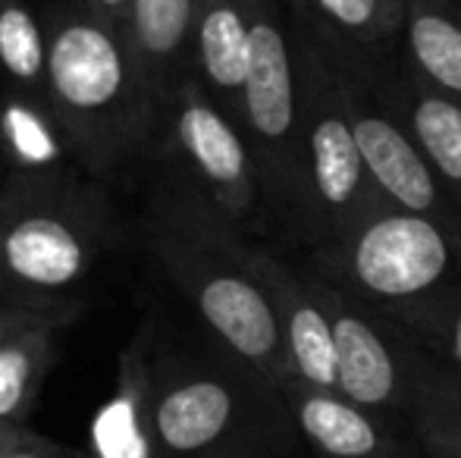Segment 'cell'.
<instances>
[{
  "instance_id": "17",
  "label": "cell",
  "mask_w": 461,
  "mask_h": 458,
  "mask_svg": "<svg viewBox=\"0 0 461 458\" xmlns=\"http://www.w3.org/2000/svg\"><path fill=\"white\" fill-rule=\"evenodd\" d=\"M399 54L433 88L461 101V0H408Z\"/></svg>"
},
{
  "instance_id": "21",
  "label": "cell",
  "mask_w": 461,
  "mask_h": 458,
  "mask_svg": "<svg viewBox=\"0 0 461 458\" xmlns=\"http://www.w3.org/2000/svg\"><path fill=\"white\" fill-rule=\"evenodd\" d=\"M420 458H461V377L446 371L411 415Z\"/></svg>"
},
{
  "instance_id": "8",
  "label": "cell",
  "mask_w": 461,
  "mask_h": 458,
  "mask_svg": "<svg viewBox=\"0 0 461 458\" xmlns=\"http://www.w3.org/2000/svg\"><path fill=\"white\" fill-rule=\"evenodd\" d=\"M330 301L336 330V390L374 415L411 430L414 409L446 367L399 320L333 286Z\"/></svg>"
},
{
  "instance_id": "6",
  "label": "cell",
  "mask_w": 461,
  "mask_h": 458,
  "mask_svg": "<svg viewBox=\"0 0 461 458\" xmlns=\"http://www.w3.org/2000/svg\"><path fill=\"white\" fill-rule=\"evenodd\" d=\"M298 48L289 0H258L255 41L242 94V132L255 154L264 232L298 248Z\"/></svg>"
},
{
  "instance_id": "5",
  "label": "cell",
  "mask_w": 461,
  "mask_h": 458,
  "mask_svg": "<svg viewBox=\"0 0 461 458\" xmlns=\"http://www.w3.org/2000/svg\"><path fill=\"white\" fill-rule=\"evenodd\" d=\"M292 10V6H289ZM298 48V251L336 242L365 217L383 208V195L367 173L361 148L355 141L352 122L336 73L308 25L292 13Z\"/></svg>"
},
{
  "instance_id": "4",
  "label": "cell",
  "mask_w": 461,
  "mask_h": 458,
  "mask_svg": "<svg viewBox=\"0 0 461 458\" xmlns=\"http://www.w3.org/2000/svg\"><path fill=\"white\" fill-rule=\"evenodd\" d=\"M302 257L342 295L402 320L461 270V227L383 204Z\"/></svg>"
},
{
  "instance_id": "16",
  "label": "cell",
  "mask_w": 461,
  "mask_h": 458,
  "mask_svg": "<svg viewBox=\"0 0 461 458\" xmlns=\"http://www.w3.org/2000/svg\"><path fill=\"white\" fill-rule=\"evenodd\" d=\"M289 6L323 44L358 60L399 54L408 0H289Z\"/></svg>"
},
{
  "instance_id": "20",
  "label": "cell",
  "mask_w": 461,
  "mask_h": 458,
  "mask_svg": "<svg viewBox=\"0 0 461 458\" xmlns=\"http://www.w3.org/2000/svg\"><path fill=\"white\" fill-rule=\"evenodd\" d=\"M446 371L461 377V270L424 305L399 320Z\"/></svg>"
},
{
  "instance_id": "2",
  "label": "cell",
  "mask_w": 461,
  "mask_h": 458,
  "mask_svg": "<svg viewBox=\"0 0 461 458\" xmlns=\"http://www.w3.org/2000/svg\"><path fill=\"white\" fill-rule=\"evenodd\" d=\"M151 245L213 339L270 383H289L292 364L276 311L245 261L249 236L183 183L160 208Z\"/></svg>"
},
{
  "instance_id": "1",
  "label": "cell",
  "mask_w": 461,
  "mask_h": 458,
  "mask_svg": "<svg viewBox=\"0 0 461 458\" xmlns=\"http://www.w3.org/2000/svg\"><path fill=\"white\" fill-rule=\"evenodd\" d=\"M48 113L88 170L132 157L164 120L126 25L82 0L48 16Z\"/></svg>"
},
{
  "instance_id": "27",
  "label": "cell",
  "mask_w": 461,
  "mask_h": 458,
  "mask_svg": "<svg viewBox=\"0 0 461 458\" xmlns=\"http://www.w3.org/2000/svg\"><path fill=\"white\" fill-rule=\"evenodd\" d=\"M414 458H420V453H418V455H414Z\"/></svg>"
},
{
  "instance_id": "9",
  "label": "cell",
  "mask_w": 461,
  "mask_h": 458,
  "mask_svg": "<svg viewBox=\"0 0 461 458\" xmlns=\"http://www.w3.org/2000/svg\"><path fill=\"white\" fill-rule=\"evenodd\" d=\"M164 122L183 166V183L242 232H264L261 176L249 139L194 76L176 88Z\"/></svg>"
},
{
  "instance_id": "22",
  "label": "cell",
  "mask_w": 461,
  "mask_h": 458,
  "mask_svg": "<svg viewBox=\"0 0 461 458\" xmlns=\"http://www.w3.org/2000/svg\"><path fill=\"white\" fill-rule=\"evenodd\" d=\"M4 139L16 154L29 160H48L50 157V139L48 132L38 129V122L19 107V113H6L4 120Z\"/></svg>"
},
{
  "instance_id": "13",
  "label": "cell",
  "mask_w": 461,
  "mask_h": 458,
  "mask_svg": "<svg viewBox=\"0 0 461 458\" xmlns=\"http://www.w3.org/2000/svg\"><path fill=\"white\" fill-rule=\"evenodd\" d=\"M361 63L380 98L405 122L443 189L461 208V101L433 88L424 76L408 67L402 54H393L389 60Z\"/></svg>"
},
{
  "instance_id": "23",
  "label": "cell",
  "mask_w": 461,
  "mask_h": 458,
  "mask_svg": "<svg viewBox=\"0 0 461 458\" xmlns=\"http://www.w3.org/2000/svg\"><path fill=\"white\" fill-rule=\"evenodd\" d=\"M50 320H60V318H50V314H41V311H29V308L6 301V305H0V346H6L10 339H16L19 333L32 330V327L50 324Z\"/></svg>"
},
{
  "instance_id": "12",
  "label": "cell",
  "mask_w": 461,
  "mask_h": 458,
  "mask_svg": "<svg viewBox=\"0 0 461 458\" xmlns=\"http://www.w3.org/2000/svg\"><path fill=\"white\" fill-rule=\"evenodd\" d=\"M285 405L304 449L317 458H414L418 443L411 430L386 421L352 402L346 392L289 380Z\"/></svg>"
},
{
  "instance_id": "14",
  "label": "cell",
  "mask_w": 461,
  "mask_h": 458,
  "mask_svg": "<svg viewBox=\"0 0 461 458\" xmlns=\"http://www.w3.org/2000/svg\"><path fill=\"white\" fill-rule=\"evenodd\" d=\"M258 0H201L192 76L242 129V94L255 41Z\"/></svg>"
},
{
  "instance_id": "11",
  "label": "cell",
  "mask_w": 461,
  "mask_h": 458,
  "mask_svg": "<svg viewBox=\"0 0 461 458\" xmlns=\"http://www.w3.org/2000/svg\"><path fill=\"white\" fill-rule=\"evenodd\" d=\"M245 261L255 270L276 311L289 352L292 380L336 390V330L330 286L304 261H289L279 248L249 238Z\"/></svg>"
},
{
  "instance_id": "19",
  "label": "cell",
  "mask_w": 461,
  "mask_h": 458,
  "mask_svg": "<svg viewBox=\"0 0 461 458\" xmlns=\"http://www.w3.org/2000/svg\"><path fill=\"white\" fill-rule=\"evenodd\" d=\"M57 327L60 320H50L0 346V427L19 430V424L32 411V402L54 358Z\"/></svg>"
},
{
  "instance_id": "7",
  "label": "cell",
  "mask_w": 461,
  "mask_h": 458,
  "mask_svg": "<svg viewBox=\"0 0 461 458\" xmlns=\"http://www.w3.org/2000/svg\"><path fill=\"white\" fill-rule=\"evenodd\" d=\"M154 446L173 458H211L251 446L302 443L283 386L251 364L176 373L151 399Z\"/></svg>"
},
{
  "instance_id": "24",
  "label": "cell",
  "mask_w": 461,
  "mask_h": 458,
  "mask_svg": "<svg viewBox=\"0 0 461 458\" xmlns=\"http://www.w3.org/2000/svg\"><path fill=\"white\" fill-rule=\"evenodd\" d=\"M304 443H276V446H251L236 449V453L211 455V458H302Z\"/></svg>"
},
{
  "instance_id": "26",
  "label": "cell",
  "mask_w": 461,
  "mask_h": 458,
  "mask_svg": "<svg viewBox=\"0 0 461 458\" xmlns=\"http://www.w3.org/2000/svg\"><path fill=\"white\" fill-rule=\"evenodd\" d=\"M19 449V430L0 427V458H10Z\"/></svg>"
},
{
  "instance_id": "15",
  "label": "cell",
  "mask_w": 461,
  "mask_h": 458,
  "mask_svg": "<svg viewBox=\"0 0 461 458\" xmlns=\"http://www.w3.org/2000/svg\"><path fill=\"white\" fill-rule=\"evenodd\" d=\"M201 0H132L126 35L132 54L167 116L173 94L192 76Z\"/></svg>"
},
{
  "instance_id": "25",
  "label": "cell",
  "mask_w": 461,
  "mask_h": 458,
  "mask_svg": "<svg viewBox=\"0 0 461 458\" xmlns=\"http://www.w3.org/2000/svg\"><path fill=\"white\" fill-rule=\"evenodd\" d=\"M82 4H86L88 10L101 13V16L113 19V22H120V25H126L129 10H132V0H82Z\"/></svg>"
},
{
  "instance_id": "3",
  "label": "cell",
  "mask_w": 461,
  "mask_h": 458,
  "mask_svg": "<svg viewBox=\"0 0 461 458\" xmlns=\"http://www.w3.org/2000/svg\"><path fill=\"white\" fill-rule=\"evenodd\" d=\"M107 236L95 192L60 176H13L0 192V292L67 320L101 267Z\"/></svg>"
},
{
  "instance_id": "10",
  "label": "cell",
  "mask_w": 461,
  "mask_h": 458,
  "mask_svg": "<svg viewBox=\"0 0 461 458\" xmlns=\"http://www.w3.org/2000/svg\"><path fill=\"white\" fill-rule=\"evenodd\" d=\"M321 48L327 50V60L336 73V82H339L342 104H346L348 122H352L355 141H358L361 157H365L367 173L380 189L383 202L393 204V208L414 211V214H427L452 223V227H461V208L443 189L433 166L420 154L418 141L405 129V122L380 98L365 63L323 41Z\"/></svg>"
},
{
  "instance_id": "18",
  "label": "cell",
  "mask_w": 461,
  "mask_h": 458,
  "mask_svg": "<svg viewBox=\"0 0 461 458\" xmlns=\"http://www.w3.org/2000/svg\"><path fill=\"white\" fill-rule=\"evenodd\" d=\"M0 73L19 94L48 104V22L29 0H0Z\"/></svg>"
}]
</instances>
